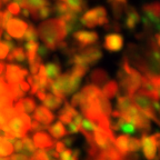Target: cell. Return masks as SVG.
<instances>
[{
    "mask_svg": "<svg viewBox=\"0 0 160 160\" xmlns=\"http://www.w3.org/2000/svg\"><path fill=\"white\" fill-rule=\"evenodd\" d=\"M128 141H129L128 136H119L117 139H115V147L122 156L128 153Z\"/></svg>",
    "mask_w": 160,
    "mask_h": 160,
    "instance_id": "f546056e",
    "label": "cell"
},
{
    "mask_svg": "<svg viewBox=\"0 0 160 160\" xmlns=\"http://www.w3.org/2000/svg\"><path fill=\"white\" fill-rule=\"evenodd\" d=\"M79 155H80V151L78 149L75 150H69V149H66L63 152L60 153V160H78L79 159Z\"/></svg>",
    "mask_w": 160,
    "mask_h": 160,
    "instance_id": "e575fe53",
    "label": "cell"
},
{
    "mask_svg": "<svg viewBox=\"0 0 160 160\" xmlns=\"http://www.w3.org/2000/svg\"><path fill=\"white\" fill-rule=\"evenodd\" d=\"M55 147H56V152L59 153V155L61 152H63V151L66 150V146H65V143H63L62 141H56Z\"/></svg>",
    "mask_w": 160,
    "mask_h": 160,
    "instance_id": "f6af8a7d",
    "label": "cell"
},
{
    "mask_svg": "<svg viewBox=\"0 0 160 160\" xmlns=\"http://www.w3.org/2000/svg\"><path fill=\"white\" fill-rule=\"evenodd\" d=\"M32 160H49V158H48L47 153H46V150L39 149L36 151Z\"/></svg>",
    "mask_w": 160,
    "mask_h": 160,
    "instance_id": "7bdbcfd3",
    "label": "cell"
},
{
    "mask_svg": "<svg viewBox=\"0 0 160 160\" xmlns=\"http://www.w3.org/2000/svg\"><path fill=\"white\" fill-rule=\"evenodd\" d=\"M103 47L109 51L117 52L120 51L123 47V38L120 33L111 32L106 35L105 41H103Z\"/></svg>",
    "mask_w": 160,
    "mask_h": 160,
    "instance_id": "ba28073f",
    "label": "cell"
},
{
    "mask_svg": "<svg viewBox=\"0 0 160 160\" xmlns=\"http://www.w3.org/2000/svg\"><path fill=\"white\" fill-rule=\"evenodd\" d=\"M13 151H17L18 153L21 152V150H22V141L20 139H16V141L13 142Z\"/></svg>",
    "mask_w": 160,
    "mask_h": 160,
    "instance_id": "7dc6e473",
    "label": "cell"
},
{
    "mask_svg": "<svg viewBox=\"0 0 160 160\" xmlns=\"http://www.w3.org/2000/svg\"><path fill=\"white\" fill-rule=\"evenodd\" d=\"M20 102H21L23 113H26V115L33 112L36 110V108H37L36 101L33 99H31V98H23V99L20 100Z\"/></svg>",
    "mask_w": 160,
    "mask_h": 160,
    "instance_id": "4dcf8cb0",
    "label": "cell"
},
{
    "mask_svg": "<svg viewBox=\"0 0 160 160\" xmlns=\"http://www.w3.org/2000/svg\"><path fill=\"white\" fill-rule=\"evenodd\" d=\"M49 53V49L46 47L45 45H41L38 47V50H37V56L40 58V59H42V58H46Z\"/></svg>",
    "mask_w": 160,
    "mask_h": 160,
    "instance_id": "b9f144b4",
    "label": "cell"
},
{
    "mask_svg": "<svg viewBox=\"0 0 160 160\" xmlns=\"http://www.w3.org/2000/svg\"><path fill=\"white\" fill-rule=\"evenodd\" d=\"M27 28H28L27 22H25V21H22V20H20V19H15V18H12V19L7 23L5 29L10 37H12L18 40H21L23 38V35H25Z\"/></svg>",
    "mask_w": 160,
    "mask_h": 160,
    "instance_id": "8992f818",
    "label": "cell"
},
{
    "mask_svg": "<svg viewBox=\"0 0 160 160\" xmlns=\"http://www.w3.org/2000/svg\"><path fill=\"white\" fill-rule=\"evenodd\" d=\"M7 11L9 13H11V15H13V16H18V15H20L21 8H20L16 2H11V3H9V5H8Z\"/></svg>",
    "mask_w": 160,
    "mask_h": 160,
    "instance_id": "ab89813d",
    "label": "cell"
},
{
    "mask_svg": "<svg viewBox=\"0 0 160 160\" xmlns=\"http://www.w3.org/2000/svg\"><path fill=\"white\" fill-rule=\"evenodd\" d=\"M45 69L47 79L50 80V81H53V80L57 79L60 76V71H61V67L57 62H48L45 66Z\"/></svg>",
    "mask_w": 160,
    "mask_h": 160,
    "instance_id": "d6986e66",
    "label": "cell"
},
{
    "mask_svg": "<svg viewBox=\"0 0 160 160\" xmlns=\"http://www.w3.org/2000/svg\"><path fill=\"white\" fill-rule=\"evenodd\" d=\"M52 11L56 13V16H57L58 18L63 17L65 15H67V13L70 12L69 8H68L66 1H58V2H56Z\"/></svg>",
    "mask_w": 160,
    "mask_h": 160,
    "instance_id": "1f68e13d",
    "label": "cell"
},
{
    "mask_svg": "<svg viewBox=\"0 0 160 160\" xmlns=\"http://www.w3.org/2000/svg\"><path fill=\"white\" fill-rule=\"evenodd\" d=\"M155 42H156V45H157L158 47L160 48V32H158L157 35H156V37H155Z\"/></svg>",
    "mask_w": 160,
    "mask_h": 160,
    "instance_id": "11a10c76",
    "label": "cell"
},
{
    "mask_svg": "<svg viewBox=\"0 0 160 160\" xmlns=\"http://www.w3.org/2000/svg\"><path fill=\"white\" fill-rule=\"evenodd\" d=\"M66 3L69 8L70 12L76 13V15H80L88 6L86 1H81V0H67Z\"/></svg>",
    "mask_w": 160,
    "mask_h": 160,
    "instance_id": "603a6c76",
    "label": "cell"
},
{
    "mask_svg": "<svg viewBox=\"0 0 160 160\" xmlns=\"http://www.w3.org/2000/svg\"><path fill=\"white\" fill-rule=\"evenodd\" d=\"M98 103H99L101 113L105 117L110 118V116H111V105H110L109 99H107L102 93H100V96L98 97Z\"/></svg>",
    "mask_w": 160,
    "mask_h": 160,
    "instance_id": "484cf974",
    "label": "cell"
},
{
    "mask_svg": "<svg viewBox=\"0 0 160 160\" xmlns=\"http://www.w3.org/2000/svg\"><path fill=\"white\" fill-rule=\"evenodd\" d=\"M89 70L88 67H82V66H73L71 71H70V75L73 76V77H77V78H81L87 73V71Z\"/></svg>",
    "mask_w": 160,
    "mask_h": 160,
    "instance_id": "74e56055",
    "label": "cell"
},
{
    "mask_svg": "<svg viewBox=\"0 0 160 160\" xmlns=\"http://www.w3.org/2000/svg\"><path fill=\"white\" fill-rule=\"evenodd\" d=\"M62 142L65 143L66 147H70V146H72L73 139H72V138H65V139L62 140Z\"/></svg>",
    "mask_w": 160,
    "mask_h": 160,
    "instance_id": "f5cc1de1",
    "label": "cell"
},
{
    "mask_svg": "<svg viewBox=\"0 0 160 160\" xmlns=\"http://www.w3.org/2000/svg\"><path fill=\"white\" fill-rule=\"evenodd\" d=\"M9 49L6 46V43L3 41H0V60L5 59V58L8 57V53H9Z\"/></svg>",
    "mask_w": 160,
    "mask_h": 160,
    "instance_id": "ee69618b",
    "label": "cell"
},
{
    "mask_svg": "<svg viewBox=\"0 0 160 160\" xmlns=\"http://www.w3.org/2000/svg\"><path fill=\"white\" fill-rule=\"evenodd\" d=\"M21 141H22V150H21V152L19 155L26 156L28 158H33L37 150H36V147L33 145L32 140L28 137H25L21 139Z\"/></svg>",
    "mask_w": 160,
    "mask_h": 160,
    "instance_id": "ffe728a7",
    "label": "cell"
},
{
    "mask_svg": "<svg viewBox=\"0 0 160 160\" xmlns=\"http://www.w3.org/2000/svg\"><path fill=\"white\" fill-rule=\"evenodd\" d=\"M39 47L38 42H26L25 43V49H26V59L28 60V62H31L37 58V50Z\"/></svg>",
    "mask_w": 160,
    "mask_h": 160,
    "instance_id": "4316f807",
    "label": "cell"
},
{
    "mask_svg": "<svg viewBox=\"0 0 160 160\" xmlns=\"http://www.w3.org/2000/svg\"><path fill=\"white\" fill-rule=\"evenodd\" d=\"M66 130H67V133H78L80 129L78 127H76V126L73 125L72 122H70L69 125H67V128H66Z\"/></svg>",
    "mask_w": 160,
    "mask_h": 160,
    "instance_id": "bcb514c9",
    "label": "cell"
},
{
    "mask_svg": "<svg viewBox=\"0 0 160 160\" xmlns=\"http://www.w3.org/2000/svg\"><path fill=\"white\" fill-rule=\"evenodd\" d=\"M96 128H97V126L92 121L88 120L87 118H82V120H81V127H80L79 131L83 136H93V132L96 131Z\"/></svg>",
    "mask_w": 160,
    "mask_h": 160,
    "instance_id": "f1b7e54d",
    "label": "cell"
},
{
    "mask_svg": "<svg viewBox=\"0 0 160 160\" xmlns=\"http://www.w3.org/2000/svg\"><path fill=\"white\" fill-rule=\"evenodd\" d=\"M42 102H43V107H46L47 109L56 110L62 106V103L65 102V100L61 99V98L56 97V96L51 95V93H48V95H46V98Z\"/></svg>",
    "mask_w": 160,
    "mask_h": 160,
    "instance_id": "ac0fdd59",
    "label": "cell"
},
{
    "mask_svg": "<svg viewBox=\"0 0 160 160\" xmlns=\"http://www.w3.org/2000/svg\"><path fill=\"white\" fill-rule=\"evenodd\" d=\"M90 79L93 82V85L99 87V86H105L106 83L109 82V76L103 69H96L93 70L91 75H90Z\"/></svg>",
    "mask_w": 160,
    "mask_h": 160,
    "instance_id": "9a60e30c",
    "label": "cell"
},
{
    "mask_svg": "<svg viewBox=\"0 0 160 160\" xmlns=\"http://www.w3.org/2000/svg\"><path fill=\"white\" fill-rule=\"evenodd\" d=\"M28 77V71L25 68H21L19 66L9 65L6 66V81L7 85H19L20 81H22L23 78Z\"/></svg>",
    "mask_w": 160,
    "mask_h": 160,
    "instance_id": "5b68a950",
    "label": "cell"
},
{
    "mask_svg": "<svg viewBox=\"0 0 160 160\" xmlns=\"http://www.w3.org/2000/svg\"><path fill=\"white\" fill-rule=\"evenodd\" d=\"M99 37L98 33L95 31H87V30H79L73 33V40L78 45L80 50L91 47L98 41Z\"/></svg>",
    "mask_w": 160,
    "mask_h": 160,
    "instance_id": "277c9868",
    "label": "cell"
},
{
    "mask_svg": "<svg viewBox=\"0 0 160 160\" xmlns=\"http://www.w3.org/2000/svg\"><path fill=\"white\" fill-rule=\"evenodd\" d=\"M38 36L48 49L56 50L60 42H62L67 33L65 30V23L61 19L47 20L45 22L40 23L37 31Z\"/></svg>",
    "mask_w": 160,
    "mask_h": 160,
    "instance_id": "6da1fadb",
    "label": "cell"
},
{
    "mask_svg": "<svg viewBox=\"0 0 160 160\" xmlns=\"http://www.w3.org/2000/svg\"><path fill=\"white\" fill-rule=\"evenodd\" d=\"M141 147L143 150V156L147 160H157V145L152 136H148L147 133H142L141 136Z\"/></svg>",
    "mask_w": 160,
    "mask_h": 160,
    "instance_id": "52a82bcc",
    "label": "cell"
},
{
    "mask_svg": "<svg viewBox=\"0 0 160 160\" xmlns=\"http://www.w3.org/2000/svg\"><path fill=\"white\" fill-rule=\"evenodd\" d=\"M36 95H37V97L39 98V99L41 100V101H43V100H45L46 95H47V93H46V92H42V91H38V92L36 93Z\"/></svg>",
    "mask_w": 160,
    "mask_h": 160,
    "instance_id": "db71d44e",
    "label": "cell"
},
{
    "mask_svg": "<svg viewBox=\"0 0 160 160\" xmlns=\"http://www.w3.org/2000/svg\"><path fill=\"white\" fill-rule=\"evenodd\" d=\"M8 127L11 135L18 139V138H25L26 135L30 131L31 128V119L26 113L17 115L12 119L8 121Z\"/></svg>",
    "mask_w": 160,
    "mask_h": 160,
    "instance_id": "3957f363",
    "label": "cell"
},
{
    "mask_svg": "<svg viewBox=\"0 0 160 160\" xmlns=\"http://www.w3.org/2000/svg\"><path fill=\"white\" fill-rule=\"evenodd\" d=\"M20 15L22 16L23 18H28L30 16V9L29 8H23V9L20 11Z\"/></svg>",
    "mask_w": 160,
    "mask_h": 160,
    "instance_id": "816d5d0a",
    "label": "cell"
},
{
    "mask_svg": "<svg viewBox=\"0 0 160 160\" xmlns=\"http://www.w3.org/2000/svg\"><path fill=\"white\" fill-rule=\"evenodd\" d=\"M8 61L9 62H13V61L23 62V61H26V53L23 48L18 47L15 48L13 50H11L9 52V55H8Z\"/></svg>",
    "mask_w": 160,
    "mask_h": 160,
    "instance_id": "d4e9b609",
    "label": "cell"
},
{
    "mask_svg": "<svg viewBox=\"0 0 160 160\" xmlns=\"http://www.w3.org/2000/svg\"><path fill=\"white\" fill-rule=\"evenodd\" d=\"M1 6H2V2H1V1H0V7H1Z\"/></svg>",
    "mask_w": 160,
    "mask_h": 160,
    "instance_id": "6f0895ef",
    "label": "cell"
},
{
    "mask_svg": "<svg viewBox=\"0 0 160 160\" xmlns=\"http://www.w3.org/2000/svg\"><path fill=\"white\" fill-rule=\"evenodd\" d=\"M80 92H81V95L85 98L86 102L88 103L90 101H92V100L97 99L100 96V93H101V90H100L99 87H97L95 85H87L83 87V89Z\"/></svg>",
    "mask_w": 160,
    "mask_h": 160,
    "instance_id": "5bb4252c",
    "label": "cell"
},
{
    "mask_svg": "<svg viewBox=\"0 0 160 160\" xmlns=\"http://www.w3.org/2000/svg\"><path fill=\"white\" fill-rule=\"evenodd\" d=\"M48 127H49V126L41 125V123L37 122V121H33V122H31V128H30V130H32L33 132H40V131L48 130Z\"/></svg>",
    "mask_w": 160,
    "mask_h": 160,
    "instance_id": "60d3db41",
    "label": "cell"
},
{
    "mask_svg": "<svg viewBox=\"0 0 160 160\" xmlns=\"http://www.w3.org/2000/svg\"><path fill=\"white\" fill-rule=\"evenodd\" d=\"M22 39L26 40V42H37L38 33H37V31H36L35 27H33L31 23L28 25V28H27V30H26Z\"/></svg>",
    "mask_w": 160,
    "mask_h": 160,
    "instance_id": "d6a6232c",
    "label": "cell"
},
{
    "mask_svg": "<svg viewBox=\"0 0 160 160\" xmlns=\"http://www.w3.org/2000/svg\"><path fill=\"white\" fill-rule=\"evenodd\" d=\"M52 9L50 8V6L48 7L40 8V9H30V16L33 18L35 20L38 19H47L50 16L52 15Z\"/></svg>",
    "mask_w": 160,
    "mask_h": 160,
    "instance_id": "cb8c5ba5",
    "label": "cell"
},
{
    "mask_svg": "<svg viewBox=\"0 0 160 160\" xmlns=\"http://www.w3.org/2000/svg\"><path fill=\"white\" fill-rule=\"evenodd\" d=\"M19 88H20V90H21V91H22L23 93L28 92V91H30V86L28 85L27 81H23V80L19 82Z\"/></svg>",
    "mask_w": 160,
    "mask_h": 160,
    "instance_id": "c3c4849f",
    "label": "cell"
},
{
    "mask_svg": "<svg viewBox=\"0 0 160 160\" xmlns=\"http://www.w3.org/2000/svg\"><path fill=\"white\" fill-rule=\"evenodd\" d=\"M33 118H35V121H37V122L48 126L55 120V115L43 106H37L36 110L33 111Z\"/></svg>",
    "mask_w": 160,
    "mask_h": 160,
    "instance_id": "30bf717a",
    "label": "cell"
},
{
    "mask_svg": "<svg viewBox=\"0 0 160 160\" xmlns=\"http://www.w3.org/2000/svg\"><path fill=\"white\" fill-rule=\"evenodd\" d=\"M141 149V141L138 138H129L128 141V152L137 153Z\"/></svg>",
    "mask_w": 160,
    "mask_h": 160,
    "instance_id": "d590c367",
    "label": "cell"
},
{
    "mask_svg": "<svg viewBox=\"0 0 160 160\" xmlns=\"http://www.w3.org/2000/svg\"><path fill=\"white\" fill-rule=\"evenodd\" d=\"M119 92V88H118V83L116 82L115 80H111L108 83H106L103 86L102 90H101V93L105 96L107 99H112Z\"/></svg>",
    "mask_w": 160,
    "mask_h": 160,
    "instance_id": "44dd1931",
    "label": "cell"
},
{
    "mask_svg": "<svg viewBox=\"0 0 160 160\" xmlns=\"http://www.w3.org/2000/svg\"><path fill=\"white\" fill-rule=\"evenodd\" d=\"M41 59H40L39 57L37 56V58H36L33 61H31V62H28L29 63V71L31 73H32V76H36L38 73V70H39L40 66H41Z\"/></svg>",
    "mask_w": 160,
    "mask_h": 160,
    "instance_id": "f35d334b",
    "label": "cell"
},
{
    "mask_svg": "<svg viewBox=\"0 0 160 160\" xmlns=\"http://www.w3.org/2000/svg\"><path fill=\"white\" fill-rule=\"evenodd\" d=\"M123 160H139V156L137 153L128 152L127 155L123 156Z\"/></svg>",
    "mask_w": 160,
    "mask_h": 160,
    "instance_id": "681fc988",
    "label": "cell"
},
{
    "mask_svg": "<svg viewBox=\"0 0 160 160\" xmlns=\"http://www.w3.org/2000/svg\"><path fill=\"white\" fill-rule=\"evenodd\" d=\"M80 23L88 28H95L96 26L108 25L107 10L103 7H96L86 11L80 18Z\"/></svg>",
    "mask_w": 160,
    "mask_h": 160,
    "instance_id": "7a4b0ae2",
    "label": "cell"
},
{
    "mask_svg": "<svg viewBox=\"0 0 160 160\" xmlns=\"http://www.w3.org/2000/svg\"><path fill=\"white\" fill-rule=\"evenodd\" d=\"M31 140H32L35 147L39 148V149H41V150L50 149V148L53 147V143H55V141L52 140V138L50 137L47 132H45V131L35 132Z\"/></svg>",
    "mask_w": 160,
    "mask_h": 160,
    "instance_id": "9c48e42d",
    "label": "cell"
},
{
    "mask_svg": "<svg viewBox=\"0 0 160 160\" xmlns=\"http://www.w3.org/2000/svg\"><path fill=\"white\" fill-rule=\"evenodd\" d=\"M50 6L49 1H45V0H29L27 1V7L29 9H40V8L48 7Z\"/></svg>",
    "mask_w": 160,
    "mask_h": 160,
    "instance_id": "8d00e7d4",
    "label": "cell"
},
{
    "mask_svg": "<svg viewBox=\"0 0 160 160\" xmlns=\"http://www.w3.org/2000/svg\"><path fill=\"white\" fill-rule=\"evenodd\" d=\"M8 89H9L10 96L12 97L13 101H16V102L19 101V100L23 99V97H25V93L20 90L18 85H8Z\"/></svg>",
    "mask_w": 160,
    "mask_h": 160,
    "instance_id": "836d02e7",
    "label": "cell"
},
{
    "mask_svg": "<svg viewBox=\"0 0 160 160\" xmlns=\"http://www.w3.org/2000/svg\"><path fill=\"white\" fill-rule=\"evenodd\" d=\"M0 27H1V25H0Z\"/></svg>",
    "mask_w": 160,
    "mask_h": 160,
    "instance_id": "680465c9",
    "label": "cell"
},
{
    "mask_svg": "<svg viewBox=\"0 0 160 160\" xmlns=\"http://www.w3.org/2000/svg\"><path fill=\"white\" fill-rule=\"evenodd\" d=\"M3 69H5V65L2 62H0V75L3 72Z\"/></svg>",
    "mask_w": 160,
    "mask_h": 160,
    "instance_id": "9f6ffc18",
    "label": "cell"
},
{
    "mask_svg": "<svg viewBox=\"0 0 160 160\" xmlns=\"http://www.w3.org/2000/svg\"><path fill=\"white\" fill-rule=\"evenodd\" d=\"M106 29L109 30V31H112V30H117L119 31L120 30V25L119 23H109V25H106Z\"/></svg>",
    "mask_w": 160,
    "mask_h": 160,
    "instance_id": "f907efd6",
    "label": "cell"
},
{
    "mask_svg": "<svg viewBox=\"0 0 160 160\" xmlns=\"http://www.w3.org/2000/svg\"><path fill=\"white\" fill-rule=\"evenodd\" d=\"M80 51H82L89 66L95 65L96 62H98L102 58V51L99 48V46H91V47L86 48V49L80 50Z\"/></svg>",
    "mask_w": 160,
    "mask_h": 160,
    "instance_id": "8fae6325",
    "label": "cell"
},
{
    "mask_svg": "<svg viewBox=\"0 0 160 160\" xmlns=\"http://www.w3.org/2000/svg\"><path fill=\"white\" fill-rule=\"evenodd\" d=\"M78 111L68 102H65V106L63 108L59 111V121L62 123H66V125H69L71 121H72V118L75 117V115Z\"/></svg>",
    "mask_w": 160,
    "mask_h": 160,
    "instance_id": "4fadbf2b",
    "label": "cell"
},
{
    "mask_svg": "<svg viewBox=\"0 0 160 160\" xmlns=\"http://www.w3.org/2000/svg\"><path fill=\"white\" fill-rule=\"evenodd\" d=\"M13 152V146L9 140L0 137V157L7 158Z\"/></svg>",
    "mask_w": 160,
    "mask_h": 160,
    "instance_id": "83f0119b",
    "label": "cell"
},
{
    "mask_svg": "<svg viewBox=\"0 0 160 160\" xmlns=\"http://www.w3.org/2000/svg\"><path fill=\"white\" fill-rule=\"evenodd\" d=\"M48 131L55 139H61V138L67 135V130H66L65 125L62 122H60V121H57L53 125L49 126Z\"/></svg>",
    "mask_w": 160,
    "mask_h": 160,
    "instance_id": "e0dca14e",
    "label": "cell"
},
{
    "mask_svg": "<svg viewBox=\"0 0 160 160\" xmlns=\"http://www.w3.org/2000/svg\"><path fill=\"white\" fill-rule=\"evenodd\" d=\"M132 106H133V102L131 98L123 97V96H119V97H118L116 107H117V111H119L120 113L127 112Z\"/></svg>",
    "mask_w": 160,
    "mask_h": 160,
    "instance_id": "7402d4cb",
    "label": "cell"
},
{
    "mask_svg": "<svg viewBox=\"0 0 160 160\" xmlns=\"http://www.w3.org/2000/svg\"><path fill=\"white\" fill-rule=\"evenodd\" d=\"M140 21V16L137 12V10L132 7L128 6L126 9V19H125V27L128 30H133Z\"/></svg>",
    "mask_w": 160,
    "mask_h": 160,
    "instance_id": "7c38bea8",
    "label": "cell"
},
{
    "mask_svg": "<svg viewBox=\"0 0 160 160\" xmlns=\"http://www.w3.org/2000/svg\"><path fill=\"white\" fill-rule=\"evenodd\" d=\"M108 3L112 9L113 16H115L116 19H120L122 17V15L126 12V9L128 7L127 1H123V0H113V1H109Z\"/></svg>",
    "mask_w": 160,
    "mask_h": 160,
    "instance_id": "2e32d148",
    "label": "cell"
}]
</instances>
